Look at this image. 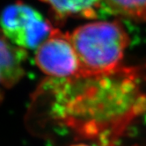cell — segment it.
Wrapping results in <instances>:
<instances>
[{
    "label": "cell",
    "instance_id": "obj_1",
    "mask_svg": "<svg viewBox=\"0 0 146 146\" xmlns=\"http://www.w3.org/2000/svg\"><path fill=\"white\" fill-rule=\"evenodd\" d=\"M142 71L122 65L103 74L47 78L32 97L29 123L35 121L37 133L49 124L76 142L116 146L146 113Z\"/></svg>",
    "mask_w": 146,
    "mask_h": 146
},
{
    "label": "cell",
    "instance_id": "obj_2",
    "mask_svg": "<svg viewBox=\"0 0 146 146\" xmlns=\"http://www.w3.org/2000/svg\"><path fill=\"white\" fill-rule=\"evenodd\" d=\"M70 36L79 60L80 75L103 74L119 69L130 42L118 20L89 22L73 30Z\"/></svg>",
    "mask_w": 146,
    "mask_h": 146
},
{
    "label": "cell",
    "instance_id": "obj_3",
    "mask_svg": "<svg viewBox=\"0 0 146 146\" xmlns=\"http://www.w3.org/2000/svg\"><path fill=\"white\" fill-rule=\"evenodd\" d=\"M1 25L2 35L26 49H36L54 29L38 11L19 1L5 8Z\"/></svg>",
    "mask_w": 146,
    "mask_h": 146
},
{
    "label": "cell",
    "instance_id": "obj_4",
    "mask_svg": "<svg viewBox=\"0 0 146 146\" xmlns=\"http://www.w3.org/2000/svg\"><path fill=\"white\" fill-rule=\"evenodd\" d=\"M38 68L52 78H70L81 74L79 60L71 42L70 33L57 28L35 50Z\"/></svg>",
    "mask_w": 146,
    "mask_h": 146
},
{
    "label": "cell",
    "instance_id": "obj_5",
    "mask_svg": "<svg viewBox=\"0 0 146 146\" xmlns=\"http://www.w3.org/2000/svg\"><path fill=\"white\" fill-rule=\"evenodd\" d=\"M28 56L26 48L19 47L3 35L1 36V84L12 88L25 75L24 62Z\"/></svg>",
    "mask_w": 146,
    "mask_h": 146
},
{
    "label": "cell",
    "instance_id": "obj_6",
    "mask_svg": "<svg viewBox=\"0 0 146 146\" xmlns=\"http://www.w3.org/2000/svg\"><path fill=\"white\" fill-rule=\"evenodd\" d=\"M47 4L55 16L64 20L68 18L97 19L102 0H40Z\"/></svg>",
    "mask_w": 146,
    "mask_h": 146
},
{
    "label": "cell",
    "instance_id": "obj_7",
    "mask_svg": "<svg viewBox=\"0 0 146 146\" xmlns=\"http://www.w3.org/2000/svg\"><path fill=\"white\" fill-rule=\"evenodd\" d=\"M113 13L135 21H146V0H102Z\"/></svg>",
    "mask_w": 146,
    "mask_h": 146
},
{
    "label": "cell",
    "instance_id": "obj_8",
    "mask_svg": "<svg viewBox=\"0 0 146 146\" xmlns=\"http://www.w3.org/2000/svg\"><path fill=\"white\" fill-rule=\"evenodd\" d=\"M70 146H93V145L87 143H84V142H76L74 143L70 144Z\"/></svg>",
    "mask_w": 146,
    "mask_h": 146
},
{
    "label": "cell",
    "instance_id": "obj_9",
    "mask_svg": "<svg viewBox=\"0 0 146 146\" xmlns=\"http://www.w3.org/2000/svg\"><path fill=\"white\" fill-rule=\"evenodd\" d=\"M135 146H138V145H135Z\"/></svg>",
    "mask_w": 146,
    "mask_h": 146
}]
</instances>
